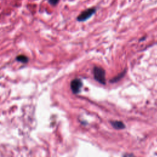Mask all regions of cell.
<instances>
[{
    "mask_svg": "<svg viewBox=\"0 0 157 157\" xmlns=\"http://www.w3.org/2000/svg\"><path fill=\"white\" fill-rule=\"evenodd\" d=\"M82 86V83L81 80L78 78L74 79L71 82V88L72 92L75 94H77L80 91V90Z\"/></svg>",
    "mask_w": 157,
    "mask_h": 157,
    "instance_id": "3",
    "label": "cell"
},
{
    "mask_svg": "<svg viewBox=\"0 0 157 157\" xmlns=\"http://www.w3.org/2000/svg\"><path fill=\"white\" fill-rule=\"evenodd\" d=\"M59 0H48V2H50V4L53 5V6H55L58 4Z\"/></svg>",
    "mask_w": 157,
    "mask_h": 157,
    "instance_id": "6",
    "label": "cell"
},
{
    "mask_svg": "<svg viewBox=\"0 0 157 157\" xmlns=\"http://www.w3.org/2000/svg\"><path fill=\"white\" fill-rule=\"evenodd\" d=\"M96 10L95 8H90L83 11L77 17V20L79 21H84L87 20L96 12Z\"/></svg>",
    "mask_w": 157,
    "mask_h": 157,
    "instance_id": "2",
    "label": "cell"
},
{
    "mask_svg": "<svg viewBox=\"0 0 157 157\" xmlns=\"http://www.w3.org/2000/svg\"><path fill=\"white\" fill-rule=\"evenodd\" d=\"M110 123H111V124L112 125V126L117 129H124L125 128V126L122 121H112Z\"/></svg>",
    "mask_w": 157,
    "mask_h": 157,
    "instance_id": "4",
    "label": "cell"
},
{
    "mask_svg": "<svg viewBox=\"0 0 157 157\" xmlns=\"http://www.w3.org/2000/svg\"><path fill=\"white\" fill-rule=\"evenodd\" d=\"M17 60L22 63H26L28 61V58L24 55H19L17 57Z\"/></svg>",
    "mask_w": 157,
    "mask_h": 157,
    "instance_id": "5",
    "label": "cell"
},
{
    "mask_svg": "<svg viewBox=\"0 0 157 157\" xmlns=\"http://www.w3.org/2000/svg\"><path fill=\"white\" fill-rule=\"evenodd\" d=\"M93 75L96 80L101 84L104 85L105 83V71L100 67L96 66L93 69Z\"/></svg>",
    "mask_w": 157,
    "mask_h": 157,
    "instance_id": "1",
    "label": "cell"
}]
</instances>
